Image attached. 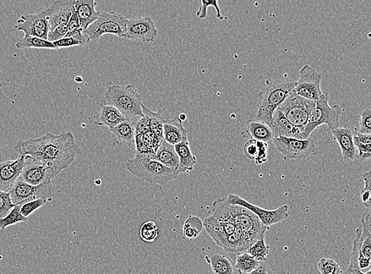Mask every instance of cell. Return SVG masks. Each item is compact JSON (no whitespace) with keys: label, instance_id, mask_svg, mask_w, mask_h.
I'll use <instances>...</instances> for the list:
<instances>
[{"label":"cell","instance_id":"obj_1","mask_svg":"<svg viewBox=\"0 0 371 274\" xmlns=\"http://www.w3.org/2000/svg\"><path fill=\"white\" fill-rule=\"evenodd\" d=\"M15 150L50 168L54 177L67 168L81 152L70 131L58 135L47 133L40 138L19 140Z\"/></svg>","mask_w":371,"mask_h":274},{"label":"cell","instance_id":"obj_2","mask_svg":"<svg viewBox=\"0 0 371 274\" xmlns=\"http://www.w3.org/2000/svg\"><path fill=\"white\" fill-rule=\"evenodd\" d=\"M212 208V216L220 222H231L241 229L251 245L265 238L268 228L261 224L254 213L245 208L229 204L225 198L215 201Z\"/></svg>","mask_w":371,"mask_h":274},{"label":"cell","instance_id":"obj_3","mask_svg":"<svg viewBox=\"0 0 371 274\" xmlns=\"http://www.w3.org/2000/svg\"><path fill=\"white\" fill-rule=\"evenodd\" d=\"M100 105L113 106L126 118L144 117L142 97L132 84L122 86L108 81Z\"/></svg>","mask_w":371,"mask_h":274},{"label":"cell","instance_id":"obj_4","mask_svg":"<svg viewBox=\"0 0 371 274\" xmlns=\"http://www.w3.org/2000/svg\"><path fill=\"white\" fill-rule=\"evenodd\" d=\"M296 86V81L280 79H268L266 86L259 95L256 121L269 125L272 114L290 95Z\"/></svg>","mask_w":371,"mask_h":274},{"label":"cell","instance_id":"obj_5","mask_svg":"<svg viewBox=\"0 0 371 274\" xmlns=\"http://www.w3.org/2000/svg\"><path fill=\"white\" fill-rule=\"evenodd\" d=\"M126 168L131 174L151 184L165 185L181 174L178 170L163 166L155 158L135 153L134 158L127 161Z\"/></svg>","mask_w":371,"mask_h":274},{"label":"cell","instance_id":"obj_6","mask_svg":"<svg viewBox=\"0 0 371 274\" xmlns=\"http://www.w3.org/2000/svg\"><path fill=\"white\" fill-rule=\"evenodd\" d=\"M330 95L323 92L319 99L315 101V107L310 114L308 124L303 131V139H310L315 129L325 124L331 130L339 128L340 118L343 112L340 106L331 107L329 105Z\"/></svg>","mask_w":371,"mask_h":274},{"label":"cell","instance_id":"obj_7","mask_svg":"<svg viewBox=\"0 0 371 274\" xmlns=\"http://www.w3.org/2000/svg\"><path fill=\"white\" fill-rule=\"evenodd\" d=\"M128 18L115 12H100L99 17L86 31L90 41H97L105 35H113L123 38Z\"/></svg>","mask_w":371,"mask_h":274},{"label":"cell","instance_id":"obj_8","mask_svg":"<svg viewBox=\"0 0 371 274\" xmlns=\"http://www.w3.org/2000/svg\"><path fill=\"white\" fill-rule=\"evenodd\" d=\"M314 107L315 101L305 99L293 90L279 109L294 127L304 129Z\"/></svg>","mask_w":371,"mask_h":274},{"label":"cell","instance_id":"obj_9","mask_svg":"<svg viewBox=\"0 0 371 274\" xmlns=\"http://www.w3.org/2000/svg\"><path fill=\"white\" fill-rule=\"evenodd\" d=\"M54 188L52 183L32 186L18 179L9 191L10 198L15 206L27 202L43 199L53 200Z\"/></svg>","mask_w":371,"mask_h":274},{"label":"cell","instance_id":"obj_10","mask_svg":"<svg viewBox=\"0 0 371 274\" xmlns=\"http://www.w3.org/2000/svg\"><path fill=\"white\" fill-rule=\"evenodd\" d=\"M272 144L283 156L292 160H303L316 155L318 150L314 141L311 139H298L280 137L274 139Z\"/></svg>","mask_w":371,"mask_h":274},{"label":"cell","instance_id":"obj_11","mask_svg":"<svg viewBox=\"0 0 371 274\" xmlns=\"http://www.w3.org/2000/svg\"><path fill=\"white\" fill-rule=\"evenodd\" d=\"M321 81V75L310 65H305L299 71V79L296 81L294 92L305 99L316 101L323 94Z\"/></svg>","mask_w":371,"mask_h":274},{"label":"cell","instance_id":"obj_12","mask_svg":"<svg viewBox=\"0 0 371 274\" xmlns=\"http://www.w3.org/2000/svg\"><path fill=\"white\" fill-rule=\"evenodd\" d=\"M227 200L229 204L242 206L254 213L258 217L261 224L268 228L274 226V224L286 220L289 215L288 206L287 205L282 206L274 211H267L262 209L259 206L251 204L250 202L237 195H229Z\"/></svg>","mask_w":371,"mask_h":274},{"label":"cell","instance_id":"obj_13","mask_svg":"<svg viewBox=\"0 0 371 274\" xmlns=\"http://www.w3.org/2000/svg\"><path fill=\"white\" fill-rule=\"evenodd\" d=\"M158 36L156 26L149 16L128 19L123 38L144 43H153Z\"/></svg>","mask_w":371,"mask_h":274},{"label":"cell","instance_id":"obj_14","mask_svg":"<svg viewBox=\"0 0 371 274\" xmlns=\"http://www.w3.org/2000/svg\"><path fill=\"white\" fill-rule=\"evenodd\" d=\"M15 28L23 32L26 36L36 37L47 41L48 32L50 31L45 9L35 14L21 15Z\"/></svg>","mask_w":371,"mask_h":274},{"label":"cell","instance_id":"obj_15","mask_svg":"<svg viewBox=\"0 0 371 274\" xmlns=\"http://www.w3.org/2000/svg\"><path fill=\"white\" fill-rule=\"evenodd\" d=\"M55 177L50 168L43 166L29 156H26L25 166L19 179L32 186L52 183Z\"/></svg>","mask_w":371,"mask_h":274},{"label":"cell","instance_id":"obj_16","mask_svg":"<svg viewBox=\"0 0 371 274\" xmlns=\"http://www.w3.org/2000/svg\"><path fill=\"white\" fill-rule=\"evenodd\" d=\"M50 31L57 26L68 23L75 12V0H59L45 9Z\"/></svg>","mask_w":371,"mask_h":274},{"label":"cell","instance_id":"obj_17","mask_svg":"<svg viewBox=\"0 0 371 274\" xmlns=\"http://www.w3.org/2000/svg\"><path fill=\"white\" fill-rule=\"evenodd\" d=\"M26 156L19 155L15 160L0 162V190L9 193L23 171Z\"/></svg>","mask_w":371,"mask_h":274},{"label":"cell","instance_id":"obj_18","mask_svg":"<svg viewBox=\"0 0 371 274\" xmlns=\"http://www.w3.org/2000/svg\"><path fill=\"white\" fill-rule=\"evenodd\" d=\"M204 228L215 243L222 249L229 237L236 231V226L231 222H220L214 216L204 218Z\"/></svg>","mask_w":371,"mask_h":274},{"label":"cell","instance_id":"obj_19","mask_svg":"<svg viewBox=\"0 0 371 274\" xmlns=\"http://www.w3.org/2000/svg\"><path fill=\"white\" fill-rule=\"evenodd\" d=\"M268 126L274 134V139L286 137V138L303 139V131L304 129L294 127L288 121L279 108H277L272 114L271 122Z\"/></svg>","mask_w":371,"mask_h":274},{"label":"cell","instance_id":"obj_20","mask_svg":"<svg viewBox=\"0 0 371 274\" xmlns=\"http://www.w3.org/2000/svg\"><path fill=\"white\" fill-rule=\"evenodd\" d=\"M332 133L334 140L341 148L343 160L346 162L356 160L357 152L354 144V135L351 129L348 128H337L332 130Z\"/></svg>","mask_w":371,"mask_h":274},{"label":"cell","instance_id":"obj_21","mask_svg":"<svg viewBox=\"0 0 371 274\" xmlns=\"http://www.w3.org/2000/svg\"><path fill=\"white\" fill-rule=\"evenodd\" d=\"M140 119L127 118L124 122L111 129L113 146L135 144V127Z\"/></svg>","mask_w":371,"mask_h":274},{"label":"cell","instance_id":"obj_22","mask_svg":"<svg viewBox=\"0 0 371 274\" xmlns=\"http://www.w3.org/2000/svg\"><path fill=\"white\" fill-rule=\"evenodd\" d=\"M189 131L183 127L178 117L167 119L162 123L163 140L167 144L175 146L180 142L188 141Z\"/></svg>","mask_w":371,"mask_h":274},{"label":"cell","instance_id":"obj_23","mask_svg":"<svg viewBox=\"0 0 371 274\" xmlns=\"http://www.w3.org/2000/svg\"><path fill=\"white\" fill-rule=\"evenodd\" d=\"M96 5L95 0H75V12L84 32L99 17L100 12H97Z\"/></svg>","mask_w":371,"mask_h":274},{"label":"cell","instance_id":"obj_24","mask_svg":"<svg viewBox=\"0 0 371 274\" xmlns=\"http://www.w3.org/2000/svg\"><path fill=\"white\" fill-rule=\"evenodd\" d=\"M100 111L95 117V124L97 126H103V127H106L111 130L127 119L113 106L103 105H100Z\"/></svg>","mask_w":371,"mask_h":274},{"label":"cell","instance_id":"obj_25","mask_svg":"<svg viewBox=\"0 0 371 274\" xmlns=\"http://www.w3.org/2000/svg\"><path fill=\"white\" fill-rule=\"evenodd\" d=\"M156 160L169 168L178 170L179 158L174 146L163 140L155 152ZM180 172V171H179ZM182 174V173H181Z\"/></svg>","mask_w":371,"mask_h":274},{"label":"cell","instance_id":"obj_26","mask_svg":"<svg viewBox=\"0 0 371 274\" xmlns=\"http://www.w3.org/2000/svg\"><path fill=\"white\" fill-rule=\"evenodd\" d=\"M179 158V171L181 173L193 171L196 158L191 151L189 141H184L174 146Z\"/></svg>","mask_w":371,"mask_h":274},{"label":"cell","instance_id":"obj_27","mask_svg":"<svg viewBox=\"0 0 371 274\" xmlns=\"http://www.w3.org/2000/svg\"><path fill=\"white\" fill-rule=\"evenodd\" d=\"M251 244L245 237L241 229L236 227V231L229 235L222 249L228 253H243L248 250Z\"/></svg>","mask_w":371,"mask_h":274},{"label":"cell","instance_id":"obj_28","mask_svg":"<svg viewBox=\"0 0 371 274\" xmlns=\"http://www.w3.org/2000/svg\"><path fill=\"white\" fill-rule=\"evenodd\" d=\"M247 131L252 139L256 141L265 142V144H272L274 140V134H272L268 125L259 121H251L247 126Z\"/></svg>","mask_w":371,"mask_h":274},{"label":"cell","instance_id":"obj_29","mask_svg":"<svg viewBox=\"0 0 371 274\" xmlns=\"http://www.w3.org/2000/svg\"><path fill=\"white\" fill-rule=\"evenodd\" d=\"M205 260L211 265L214 274H234L232 263L225 255L221 254L207 255Z\"/></svg>","mask_w":371,"mask_h":274},{"label":"cell","instance_id":"obj_30","mask_svg":"<svg viewBox=\"0 0 371 274\" xmlns=\"http://www.w3.org/2000/svg\"><path fill=\"white\" fill-rule=\"evenodd\" d=\"M354 144L356 146L358 160L363 162L371 157V136L358 133L353 136Z\"/></svg>","mask_w":371,"mask_h":274},{"label":"cell","instance_id":"obj_31","mask_svg":"<svg viewBox=\"0 0 371 274\" xmlns=\"http://www.w3.org/2000/svg\"><path fill=\"white\" fill-rule=\"evenodd\" d=\"M203 222L198 217L190 215L182 226L183 237L190 240L198 238L203 231Z\"/></svg>","mask_w":371,"mask_h":274},{"label":"cell","instance_id":"obj_32","mask_svg":"<svg viewBox=\"0 0 371 274\" xmlns=\"http://www.w3.org/2000/svg\"><path fill=\"white\" fill-rule=\"evenodd\" d=\"M370 217L369 213H365L362 219L361 248L360 254L365 259L370 260L371 255V233Z\"/></svg>","mask_w":371,"mask_h":274},{"label":"cell","instance_id":"obj_33","mask_svg":"<svg viewBox=\"0 0 371 274\" xmlns=\"http://www.w3.org/2000/svg\"><path fill=\"white\" fill-rule=\"evenodd\" d=\"M15 47L19 49L23 48H43V49H55L52 42L47 40L41 39L36 37L26 36L21 38L17 43H15Z\"/></svg>","mask_w":371,"mask_h":274},{"label":"cell","instance_id":"obj_34","mask_svg":"<svg viewBox=\"0 0 371 274\" xmlns=\"http://www.w3.org/2000/svg\"><path fill=\"white\" fill-rule=\"evenodd\" d=\"M89 42V38L87 37L86 32H81V34L73 37H64L62 39L53 42V43L57 50H61V49L66 48L84 46Z\"/></svg>","mask_w":371,"mask_h":274},{"label":"cell","instance_id":"obj_35","mask_svg":"<svg viewBox=\"0 0 371 274\" xmlns=\"http://www.w3.org/2000/svg\"><path fill=\"white\" fill-rule=\"evenodd\" d=\"M269 251L270 246L266 245L265 238L256 241L247 251L249 255L260 263L265 262L268 260Z\"/></svg>","mask_w":371,"mask_h":274},{"label":"cell","instance_id":"obj_36","mask_svg":"<svg viewBox=\"0 0 371 274\" xmlns=\"http://www.w3.org/2000/svg\"><path fill=\"white\" fill-rule=\"evenodd\" d=\"M260 264L247 252L239 254L236 257V268L242 273L249 274L256 270Z\"/></svg>","mask_w":371,"mask_h":274},{"label":"cell","instance_id":"obj_37","mask_svg":"<svg viewBox=\"0 0 371 274\" xmlns=\"http://www.w3.org/2000/svg\"><path fill=\"white\" fill-rule=\"evenodd\" d=\"M23 204H19L15 205L13 209L8 213L6 217L0 219V229L4 230L10 226H14V224L27 221V218L21 215L20 212L21 205Z\"/></svg>","mask_w":371,"mask_h":274},{"label":"cell","instance_id":"obj_38","mask_svg":"<svg viewBox=\"0 0 371 274\" xmlns=\"http://www.w3.org/2000/svg\"><path fill=\"white\" fill-rule=\"evenodd\" d=\"M158 235L156 224L153 222H146L141 226L140 238L146 243H152L157 239Z\"/></svg>","mask_w":371,"mask_h":274},{"label":"cell","instance_id":"obj_39","mask_svg":"<svg viewBox=\"0 0 371 274\" xmlns=\"http://www.w3.org/2000/svg\"><path fill=\"white\" fill-rule=\"evenodd\" d=\"M209 7H213L216 10V17L220 21L226 19L225 17L221 14L220 9L218 6L217 0H201L200 7L196 12V16L200 19H204L207 17V10Z\"/></svg>","mask_w":371,"mask_h":274},{"label":"cell","instance_id":"obj_40","mask_svg":"<svg viewBox=\"0 0 371 274\" xmlns=\"http://www.w3.org/2000/svg\"><path fill=\"white\" fill-rule=\"evenodd\" d=\"M318 268L321 274H342L340 265L331 259L321 260Z\"/></svg>","mask_w":371,"mask_h":274},{"label":"cell","instance_id":"obj_41","mask_svg":"<svg viewBox=\"0 0 371 274\" xmlns=\"http://www.w3.org/2000/svg\"><path fill=\"white\" fill-rule=\"evenodd\" d=\"M48 200L39 199L34 201L27 202L26 204L21 205L20 212L21 215L27 218L32 215V213H35L38 209H40L41 207L45 206Z\"/></svg>","mask_w":371,"mask_h":274},{"label":"cell","instance_id":"obj_42","mask_svg":"<svg viewBox=\"0 0 371 274\" xmlns=\"http://www.w3.org/2000/svg\"><path fill=\"white\" fill-rule=\"evenodd\" d=\"M359 133L370 135L371 133V108H365L361 113L359 121Z\"/></svg>","mask_w":371,"mask_h":274},{"label":"cell","instance_id":"obj_43","mask_svg":"<svg viewBox=\"0 0 371 274\" xmlns=\"http://www.w3.org/2000/svg\"><path fill=\"white\" fill-rule=\"evenodd\" d=\"M14 206L9 193L0 190V219L6 217Z\"/></svg>","mask_w":371,"mask_h":274},{"label":"cell","instance_id":"obj_44","mask_svg":"<svg viewBox=\"0 0 371 274\" xmlns=\"http://www.w3.org/2000/svg\"><path fill=\"white\" fill-rule=\"evenodd\" d=\"M84 32L82 30L77 14L73 13L72 17L68 21L67 26V35L65 37H73Z\"/></svg>","mask_w":371,"mask_h":274},{"label":"cell","instance_id":"obj_45","mask_svg":"<svg viewBox=\"0 0 371 274\" xmlns=\"http://www.w3.org/2000/svg\"><path fill=\"white\" fill-rule=\"evenodd\" d=\"M68 23L59 26L56 29L49 31L48 35V41L49 42H55L66 37Z\"/></svg>","mask_w":371,"mask_h":274},{"label":"cell","instance_id":"obj_46","mask_svg":"<svg viewBox=\"0 0 371 274\" xmlns=\"http://www.w3.org/2000/svg\"><path fill=\"white\" fill-rule=\"evenodd\" d=\"M256 146H258V156H256L255 158L254 162L256 164L260 166V164L267 162V157H268L269 144H265V142L256 141Z\"/></svg>","mask_w":371,"mask_h":274},{"label":"cell","instance_id":"obj_47","mask_svg":"<svg viewBox=\"0 0 371 274\" xmlns=\"http://www.w3.org/2000/svg\"><path fill=\"white\" fill-rule=\"evenodd\" d=\"M244 155L250 160H255L256 156H258V150L256 146V141L254 139H249L245 142L243 147Z\"/></svg>","mask_w":371,"mask_h":274},{"label":"cell","instance_id":"obj_48","mask_svg":"<svg viewBox=\"0 0 371 274\" xmlns=\"http://www.w3.org/2000/svg\"><path fill=\"white\" fill-rule=\"evenodd\" d=\"M370 191L371 190L363 189L361 191V194H360V196H361L362 204L364 207L368 208V209H370Z\"/></svg>","mask_w":371,"mask_h":274},{"label":"cell","instance_id":"obj_49","mask_svg":"<svg viewBox=\"0 0 371 274\" xmlns=\"http://www.w3.org/2000/svg\"><path fill=\"white\" fill-rule=\"evenodd\" d=\"M358 266L360 271H365L367 268H370V260L365 259L361 254L359 256Z\"/></svg>","mask_w":371,"mask_h":274},{"label":"cell","instance_id":"obj_50","mask_svg":"<svg viewBox=\"0 0 371 274\" xmlns=\"http://www.w3.org/2000/svg\"><path fill=\"white\" fill-rule=\"evenodd\" d=\"M249 274H272L269 268L267 266L265 262L260 263L259 266L256 268L253 272Z\"/></svg>","mask_w":371,"mask_h":274},{"label":"cell","instance_id":"obj_51","mask_svg":"<svg viewBox=\"0 0 371 274\" xmlns=\"http://www.w3.org/2000/svg\"><path fill=\"white\" fill-rule=\"evenodd\" d=\"M363 180L364 181V188L365 190H371V175L370 171L365 173L362 177Z\"/></svg>","mask_w":371,"mask_h":274},{"label":"cell","instance_id":"obj_52","mask_svg":"<svg viewBox=\"0 0 371 274\" xmlns=\"http://www.w3.org/2000/svg\"><path fill=\"white\" fill-rule=\"evenodd\" d=\"M346 274H371V271L369 270L367 272H363L362 271H360L359 268L348 266Z\"/></svg>","mask_w":371,"mask_h":274},{"label":"cell","instance_id":"obj_53","mask_svg":"<svg viewBox=\"0 0 371 274\" xmlns=\"http://www.w3.org/2000/svg\"><path fill=\"white\" fill-rule=\"evenodd\" d=\"M178 118L180 120H181L182 122H183L184 121V120L187 119V114H184V113L180 114L178 116Z\"/></svg>","mask_w":371,"mask_h":274}]
</instances>
